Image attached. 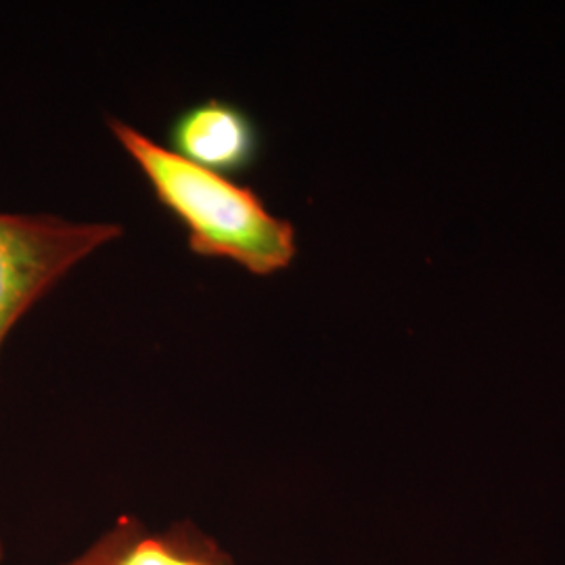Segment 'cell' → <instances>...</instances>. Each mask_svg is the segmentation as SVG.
Masks as SVG:
<instances>
[{
    "label": "cell",
    "mask_w": 565,
    "mask_h": 565,
    "mask_svg": "<svg viewBox=\"0 0 565 565\" xmlns=\"http://www.w3.org/2000/svg\"><path fill=\"white\" fill-rule=\"evenodd\" d=\"M124 235L121 224L76 223L55 214L0 212V348L21 317L84 263ZM4 545L0 539V562Z\"/></svg>",
    "instance_id": "cell-2"
},
{
    "label": "cell",
    "mask_w": 565,
    "mask_h": 565,
    "mask_svg": "<svg viewBox=\"0 0 565 565\" xmlns=\"http://www.w3.org/2000/svg\"><path fill=\"white\" fill-rule=\"evenodd\" d=\"M168 149L186 162L224 177L249 172L263 156L258 121L237 103L210 97L191 103L166 128Z\"/></svg>",
    "instance_id": "cell-3"
},
{
    "label": "cell",
    "mask_w": 565,
    "mask_h": 565,
    "mask_svg": "<svg viewBox=\"0 0 565 565\" xmlns=\"http://www.w3.org/2000/svg\"><path fill=\"white\" fill-rule=\"evenodd\" d=\"M107 124L195 256L237 264L254 277L277 275L296 260V226L275 216L249 184L186 162L128 121Z\"/></svg>",
    "instance_id": "cell-1"
},
{
    "label": "cell",
    "mask_w": 565,
    "mask_h": 565,
    "mask_svg": "<svg viewBox=\"0 0 565 565\" xmlns=\"http://www.w3.org/2000/svg\"><path fill=\"white\" fill-rule=\"evenodd\" d=\"M61 565H86V562H84L82 555H78V557H74V559H70V562H65V564Z\"/></svg>",
    "instance_id": "cell-4"
}]
</instances>
